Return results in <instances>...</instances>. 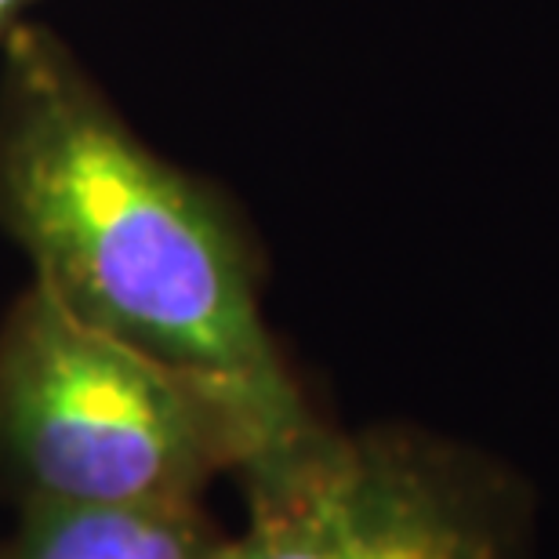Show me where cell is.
<instances>
[{
  "instance_id": "cell-3",
  "label": "cell",
  "mask_w": 559,
  "mask_h": 559,
  "mask_svg": "<svg viewBox=\"0 0 559 559\" xmlns=\"http://www.w3.org/2000/svg\"><path fill=\"white\" fill-rule=\"evenodd\" d=\"M222 559H520V506L490 468L407 432L320 429L248 476Z\"/></svg>"
},
{
  "instance_id": "cell-4",
  "label": "cell",
  "mask_w": 559,
  "mask_h": 559,
  "mask_svg": "<svg viewBox=\"0 0 559 559\" xmlns=\"http://www.w3.org/2000/svg\"><path fill=\"white\" fill-rule=\"evenodd\" d=\"M226 534L200 501L182 506H51L22 501L0 559H222Z\"/></svg>"
},
{
  "instance_id": "cell-1",
  "label": "cell",
  "mask_w": 559,
  "mask_h": 559,
  "mask_svg": "<svg viewBox=\"0 0 559 559\" xmlns=\"http://www.w3.org/2000/svg\"><path fill=\"white\" fill-rule=\"evenodd\" d=\"M0 226L66 309L226 396L259 443L251 468L320 429L222 207L131 135L37 26H15L4 48Z\"/></svg>"
},
{
  "instance_id": "cell-5",
  "label": "cell",
  "mask_w": 559,
  "mask_h": 559,
  "mask_svg": "<svg viewBox=\"0 0 559 559\" xmlns=\"http://www.w3.org/2000/svg\"><path fill=\"white\" fill-rule=\"evenodd\" d=\"M26 4V0H0V29L11 26V19L19 15V8Z\"/></svg>"
},
{
  "instance_id": "cell-2",
  "label": "cell",
  "mask_w": 559,
  "mask_h": 559,
  "mask_svg": "<svg viewBox=\"0 0 559 559\" xmlns=\"http://www.w3.org/2000/svg\"><path fill=\"white\" fill-rule=\"evenodd\" d=\"M254 457V432L226 396L92 328L37 280L8 312L0 468L22 501L182 506Z\"/></svg>"
}]
</instances>
